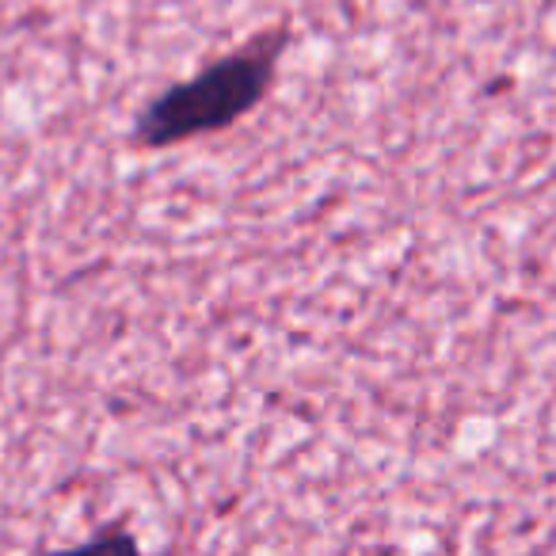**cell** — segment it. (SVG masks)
I'll use <instances>...</instances> for the list:
<instances>
[{
	"label": "cell",
	"instance_id": "6da1fadb",
	"mask_svg": "<svg viewBox=\"0 0 556 556\" xmlns=\"http://www.w3.org/2000/svg\"><path fill=\"white\" fill-rule=\"evenodd\" d=\"M290 47V24H278L255 31L229 54L202 65L194 77L176 80L164 92H156L134 118V146L138 149H176L184 141L222 134L252 115L270 96L278 77V65Z\"/></svg>",
	"mask_w": 556,
	"mask_h": 556
},
{
	"label": "cell",
	"instance_id": "7a4b0ae2",
	"mask_svg": "<svg viewBox=\"0 0 556 556\" xmlns=\"http://www.w3.org/2000/svg\"><path fill=\"white\" fill-rule=\"evenodd\" d=\"M47 556H141V545L130 530L123 526H111V530L96 533L92 541L77 548H58V553H47Z\"/></svg>",
	"mask_w": 556,
	"mask_h": 556
}]
</instances>
